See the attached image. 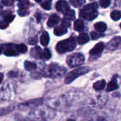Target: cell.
Wrapping results in <instances>:
<instances>
[{"label": "cell", "mask_w": 121, "mask_h": 121, "mask_svg": "<svg viewBox=\"0 0 121 121\" xmlns=\"http://www.w3.org/2000/svg\"><path fill=\"white\" fill-rule=\"evenodd\" d=\"M16 75H17V73L15 72H10L8 74V76L9 77H16Z\"/></svg>", "instance_id": "obj_40"}, {"label": "cell", "mask_w": 121, "mask_h": 121, "mask_svg": "<svg viewBox=\"0 0 121 121\" xmlns=\"http://www.w3.org/2000/svg\"><path fill=\"white\" fill-rule=\"evenodd\" d=\"M56 9L58 11L63 13L64 14L67 13L70 9L68 5V4L65 1H59L56 4Z\"/></svg>", "instance_id": "obj_9"}, {"label": "cell", "mask_w": 121, "mask_h": 121, "mask_svg": "<svg viewBox=\"0 0 121 121\" xmlns=\"http://www.w3.org/2000/svg\"><path fill=\"white\" fill-rule=\"evenodd\" d=\"M74 30H77V31H82L84 29V22L82 20H80V19L77 20L74 22Z\"/></svg>", "instance_id": "obj_20"}, {"label": "cell", "mask_w": 121, "mask_h": 121, "mask_svg": "<svg viewBox=\"0 0 121 121\" xmlns=\"http://www.w3.org/2000/svg\"><path fill=\"white\" fill-rule=\"evenodd\" d=\"M67 32V28L62 26H57L55 28L54 30V33L55 35H57V36H60V35H62L64 34H65Z\"/></svg>", "instance_id": "obj_17"}, {"label": "cell", "mask_w": 121, "mask_h": 121, "mask_svg": "<svg viewBox=\"0 0 121 121\" xmlns=\"http://www.w3.org/2000/svg\"><path fill=\"white\" fill-rule=\"evenodd\" d=\"M118 88V84L117 82V76H114L113 78L111 79V81L108 83L107 88H106V91H112L117 89Z\"/></svg>", "instance_id": "obj_12"}, {"label": "cell", "mask_w": 121, "mask_h": 121, "mask_svg": "<svg viewBox=\"0 0 121 121\" xmlns=\"http://www.w3.org/2000/svg\"><path fill=\"white\" fill-rule=\"evenodd\" d=\"M111 4V0H100V5L103 8L108 7Z\"/></svg>", "instance_id": "obj_34"}, {"label": "cell", "mask_w": 121, "mask_h": 121, "mask_svg": "<svg viewBox=\"0 0 121 121\" xmlns=\"http://www.w3.org/2000/svg\"><path fill=\"white\" fill-rule=\"evenodd\" d=\"M3 79H4V75H3V74L0 73V84H1V82L3 81Z\"/></svg>", "instance_id": "obj_42"}, {"label": "cell", "mask_w": 121, "mask_h": 121, "mask_svg": "<svg viewBox=\"0 0 121 121\" xmlns=\"http://www.w3.org/2000/svg\"><path fill=\"white\" fill-rule=\"evenodd\" d=\"M35 18H36V19H37V21L39 22V21H40V19H41V16H40V14L39 13H36L35 14Z\"/></svg>", "instance_id": "obj_41"}, {"label": "cell", "mask_w": 121, "mask_h": 121, "mask_svg": "<svg viewBox=\"0 0 121 121\" xmlns=\"http://www.w3.org/2000/svg\"><path fill=\"white\" fill-rule=\"evenodd\" d=\"M76 48V40L74 38H69L57 43L56 49L60 53H65L72 51Z\"/></svg>", "instance_id": "obj_3"}, {"label": "cell", "mask_w": 121, "mask_h": 121, "mask_svg": "<svg viewBox=\"0 0 121 121\" xmlns=\"http://www.w3.org/2000/svg\"><path fill=\"white\" fill-rule=\"evenodd\" d=\"M16 49L18 52L20 53H25L27 51V47L24 44H19L16 46Z\"/></svg>", "instance_id": "obj_27"}, {"label": "cell", "mask_w": 121, "mask_h": 121, "mask_svg": "<svg viewBox=\"0 0 121 121\" xmlns=\"http://www.w3.org/2000/svg\"><path fill=\"white\" fill-rule=\"evenodd\" d=\"M30 5V3L29 2L28 0H21L18 6L20 9H28Z\"/></svg>", "instance_id": "obj_30"}, {"label": "cell", "mask_w": 121, "mask_h": 121, "mask_svg": "<svg viewBox=\"0 0 121 121\" xmlns=\"http://www.w3.org/2000/svg\"><path fill=\"white\" fill-rule=\"evenodd\" d=\"M66 72V69L63 67L59 66L57 64H51L48 68L45 76L52 78H59L62 77Z\"/></svg>", "instance_id": "obj_4"}, {"label": "cell", "mask_w": 121, "mask_h": 121, "mask_svg": "<svg viewBox=\"0 0 121 121\" xmlns=\"http://www.w3.org/2000/svg\"><path fill=\"white\" fill-rule=\"evenodd\" d=\"M60 21V17L57 14H52L48 21V26L49 27H53L56 26Z\"/></svg>", "instance_id": "obj_13"}, {"label": "cell", "mask_w": 121, "mask_h": 121, "mask_svg": "<svg viewBox=\"0 0 121 121\" xmlns=\"http://www.w3.org/2000/svg\"><path fill=\"white\" fill-rule=\"evenodd\" d=\"M69 1L74 7H79L85 3L86 0H69Z\"/></svg>", "instance_id": "obj_28"}, {"label": "cell", "mask_w": 121, "mask_h": 121, "mask_svg": "<svg viewBox=\"0 0 121 121\" xmlns=\"http://www.w3.org/2000/svg\"><path fill=\"white\" fill-rule=\"evenodd\" d=\"M83 121H107V120L101 116H97V117H94V118H91L89 119H86Z\"/></svg>", "instance_id": "obj_32"}, {"label": "cell", "mask_w": 121, "mask_h": 121, "mask_svg": "<svg viewBox=\"0 0 121 121\" xmlns=\"http://www.w3.org/2000/svg\"><path fill=\"white\" fill-rule=\"evenodd\" d=\"M18 13L21 16H25L29 14V11L27 10V9H19Z\"/></svg>", "instance_id": "obj_33"}, {"label": "cell", "mask_w": 121, "mask_h": 121, "mask_svg": "<svg viewBox=\"0 0 121 121\" xmlns=\"http://www.w3.org/2000/svg\"><path fill=\"white\" fill-rule=\"evenodd\" d=\"M90 70V69L89 67H79L77 69H74L73 71L70 72L66 77L65 79V84H68L72 83L74 79H76L77 77H79L81 75L85 74L87 72H89Z\"/></svg>", "instance_id": "obj_5"}, {"label": "cell", "mask_w": 121, "mask_h": 121, "mask_svg": "<svg viewBox=\"0 0 121 121\" xmlns=\"http://www.w3.org/2000/svg\"><path fill=\"white\" fill-rule=\"evenodd\" d=\"M121 48V37H116L112 39L108 44L107 48L108 50H116Z\"/></svg>", "instance_id": "obj_7"}, {"label": "cell", "mask_w": 121, "mask_h": 121, "mask_svg": "<svg viewBox=\"0 0 121 121\" xmlns=\"http://www.w3.org/2000/svg\"><path fill=\"white\" fill-rule=\"evenodd\" d=\"M14 0H2L1 2L5 6H11L13 4Z\"/></svg>", "instance_id": "obj_38"}, {"label": "cell", "mask_w": 121, "mask_h": 121, "mask_svg": "<svg viewBox=\"0 0 121 121\" xmlns=\"http://www.w3.org/2000/svg\"><path fill=\"white\" fill-rule=\"evenodd\" d=\"M94 27H95L96 30H98L99 32H101V33L104 32L107 28L106 24L105 23H104V22H98V23H96L94 25Z\"/></svg>", "instance_id": "obj_19"}, {"label": "cell", "mask_w": 121, "mask_h": 121, "mask_svg": "<svg viewBox=\"0 0 121 121\" xmlns=\"http://www.w3.org/2000/svg\"><path fill=\"white\" fill-rule=\"evenodd\" d=\"M24 67H25V68H26V70L31 71V70L35 69L36 67H37V65L34 62H30V61H25V62H24Z\"/></svg>", "instance_id": "obj_21"}, {"label": "cell", "mask_w": 121, "mask_h": 121, "mask_svg": "<svg viewBox=\"0 0 121 121\" xmlns=\"http://www.w3.org/2000/svg\"><path fill=\"white\" fill-rule=\"evenodd\" d=\"M51 56H52V55H51L50 51L48 49L46 48V49H45L44 51L43 52L42 55H41V57L43 58V59L45 60H48L49 59H50Z\"/></svg>", "instance_id": "obj_29"}, {"label": "cell", "mask_w": 121, "mask_h": 121, "mask_svg": "<svg viewBox=\"0 0 121 121\" xmlns=\"http://www.w3.org/2000/svg\"><path fill=\"white\" fill-rule=\"evenodd\" d=\"M1 51H2V48H1V47H0V54L1 53Z\"/></svg>", "instance_id": "obj_43"}, {"label": "cell", "mask_w": 121, "mask_h": 121, "mask_svg": "<svg viewBox=\"0 0 121 121\" xmlns=\"http://www.w3.org/2000/svg\"><path fill=\"white\" fill-rule=\"evenodd\" d=\"M89 38L87 34L86 33H82V34H80L78 38H77V41L79 44H85L87 42H89Z\"/></svg>", "instance_id": "obj_18"}, {"label": "cell", "mask_w": 121, "mask_h": 121, "mask_svg": "<svg viewBox=\"0 0 121 121\" xmlns=\"http://www.w3.org/2000/svg\"><path fill=\"white\" fill-rule=\"evenodd\" d=\"M107 101H108V96L106 95H100L95 100L94 106L98 108H101L106 104Z\"/></svg>", "instance_id": "obj_11"}, {"label": "cell", "mask_w": 121, "mask_h": 121, "mask_svg": "<svg viewBox=\"0 0 121 121\" xmlns=\"http://www.w3.org/2000/svg\"><path fill=\"white\" fill-rule=\"evenodd\" d=\"M43 100L42 99H35V100H32L30 101H27L26 103L21 104L20 105V106L22 107H28V108H35L38 106H40L42 103Z\"/></svg>", "instance_id": "obj_10"}, {"label": "cell", "mask_w": 121, "mask_h": 121, "mask_svg": "<svg viewBox=\"0 0 121 121\" xmlns=\"http://www.w3.org/2000/svg\"><path fill=\"white\" fill-rule=\"evenodd\" d=\"M50 41V37L48 35V33L46 31H44L40 37V43L43 46H47Z\"/></svg>", "instance_id": "obj_15"}, {"label": "cell", "mask_w": 121, "mask_h": 121, "mask_svg": "<svg viewBox=\"0 0 121 121\" xmlns=\"http://www.w3.org/2000/svg\"><path fill=\"white\" fill-rule=\"evenodd\" d=\"M2 16L4 17V21H5L8 23H9L10 22L13 21V20L15 18V16L13 14H12L9 11H4L3 13H2Z\"/></svg>", "instance_id": "obj_14"}, {"label": "cell", "mask_w": 121, "mask_h": 121, "mask_svg": "<svg viewBox=\"0 0 121 121\" xmlns=\"http://www.w3.org/2000/svg\"><path fill=\"white\" fill-rule=\"evenodd\" d=\"M32 55L36 58H38V57H41V55H42V53H41V49L40 48L36 46L33 49H32Z\"/></svg>", "instance_id": "obj_23"}, {"label": "cell", "mask_w": 121, "mask_h": 121, "mask_svg": "<svg viewBox=\"0 0 121 121\" xmlns=\"http://www.w3.org/2000/svg\"><path fill=\"white\" fill-rule=\"evenodd\" d=\"M35 1L36 2H40V1H41V0H35Z\"/></svg>", "instance_id": "obj_44"}, {"label": "cell", "mask_w": 121, "mask_h": 121, "mask_svg": "<svg viewBox=\"0 0 121 121\" xmlns=\"http://www.w3.org/2000/svg\"><path fill=\"white\" fill-rule=\"evenodd\" d=\"M65 18L67 19V20H74L75 18V12L74 10H71L69 9L67 13H65Z\"/></svg>", "instance_id": "obj_24"}, {"label": "cell", "mask_w": 121, "mask_h": 121, "mask_svg": "<svg viewBox=\"0 0 121 121\" xmlns=\"http://www.w3.org/2000/svg\"></svg>", "instance_id": "obj_46"}, {"label": "cell", "mask_w": 121, "mask_h": 121, "mask_svg": "<svg viewBox=\"0 0 121 121\" xmlns=\"http://www.w3.org/2000/svg\"><path fill=\"white\" fill-rule=\"evenodd\" d=\"M52 0H45L41 4L42 7L45 10H50L52 6Z\"/></svg>", "instance_id": "obj_31"}, {"label": "cell", "mask_w": 121, "mask_h": 121, "mask_svg": "<svg viewBox=\"0 0 121 121\" xmlns=\"http://www.w3.org/2000/svg\"><path fill=\"white\" fill-rule=\"evenodd\" d=\"M98 4L96 3H91L85 6L80 11V16L83 17L86 20H94L95 19L99 13L97 11Z\"/></svg>", "instance_id": "obj_2"}, {"label": "cell", "mask_w": 121, "mask_h": 121, "mask_svg": "<svg viewBox=\"0 0 121 121\" xmlns=\"http://www.w3.org/2000/svg\"><path fill=\"white\" fill-rule=\"evenodd\" d=\"M84 62V57L81 53H74L67 58V63L71 67H75L82 65Z\"/></svg>", "instance_id": "obj_6"}, {"label": "cell", "mask_w": 121, "mask_h": 121, "mask_svg": "<svg viewBox=\"0 0 121 121\" xmlns=\"http://www.w3.org/2000/svg\"><path fill=\"white\" fill-rule=\"evenodd\" d=\"M111 16L113 20L118 21L121 18V11H113L111 13Z\"/></svg>", "instance_id": "obj_26"}, {"label": "cell", "mask_w": 121, "mask_h": 121, "mask_svg": "<svg viewBox=\"0 0 121 121\" xmlns=\"http://www.w3.org/2000/svg\"><path fill=\"white\" fill-rule=\"evenodd\" d=\"M13 109H14L13 106H9V107H6V108H0V116H5L6 114H9Z\"/></svg>", "instance_id": "obj_22"}, {"label": "cell", "mask_w": 121, "mask_h": 121, "mask_svg": "<svg viewBox=\"0 0 121 121\" xmlns=\"http://www.w3.org/2000/svg\"><path fill=\"white\" fill-rule=\"evenodd\" d=\"M105 48V45L104 43H97L90 51L91 56H99L101 55L102 51Z\"/></svg>", "instance_id": "obj_8"}, {"label": "cell", "mask_w": 121, "mask_h": 121, "mask_svg": "<svg viewBox=\"0 0 121 121\" xmlns=\"http://www.w3.org/2000/svg\"><path fill=\"white\" fill-rule=\"evenodd\" d=\"M4 55L6 56H16L18 55V52L12 48H8V49L5 50Z\"/></svg>", "instance_id": "obj_25"}, {"label": "cell", "mask_w": 121, "mask_h": 121, "mask_svg": "<svg viewBox=\"0 0 121 121\" xmlns=\"http://www.w3.org/2000/svg\"><path fill=\"white\" fill-rule=\"evenodd\" d=\"M62 26H64V27H65V28H67V27H69V26H71V23H70V22L69 21V20L65 18V19L62 20Z\"/></svg>", "instance_id": "obj_36"}, {"label": "cell", "mask_w": 121, "mask_h": 121, "mask_svg": "<svg viewBox=\"0 0 121 121\" xmlns=\"http://www.w3.org/2000/svg\"><path fill=\"white\" fill-rule=\"evenodd\" d=\"M55 111L48 106H38L30 111L29 117L30 121H47L54 118Z\"/></svg>", "instance_id": "obj_1"}, {"label": "cell", "mask_w": 121, "mask_h": 121, "mask_svg": "<svg viewBox=\"0 0 121 121\" xmlns=\"http://www.w3.org/2000/svg\"><path fill=\"white\" fill-rule=\"evenodd\" d=\"M37 43H38L37 37H33V38H31L30 40H28V43L30 45H35Z\"/></svg>", "instance_id": "obj_39"}, {"label": "cell", "mask_w": 121, "mask_h": 121, "mask_svg": "<svg viewBox=\"0 0 121 121\" xmlns=\"http://www.w3.org/2000/svg\"><path fill=\"white\" fill-rule=\"evenodd\" d=\"M105 86H106V81L102 79L95 82L93 85V87L96 91H101L105 88Z\"/></svg>", "instance_id": "obj_16"}, {"label": "cell", "mask_w": 121, "mask_h": 121, "mask_svg": "<svg viewBox=\"0 0 121 121\" xmlns=\"http://www.w3.org/2000/svg\"><path fill=\"white\" fill-rule=\"evenodd\" d=\"M91 38L93 40H96V39L104 36V35H101L100 33H95V32H91Z\"/></svg>", "instance_id": "obj_35"}, {"label": "cell", "mask_w": 121, "mask_h": 121, "mask_svg": "<svg viewBox=\"0 0 121 121\" xmlns=\"http://www.w3.org/2000/svg\"><path fill=\"white\" fill-rule=\"evenodd\" d=\"M9 26V23L6 22L5 21H0V28L1 29H5Z\"/></svg>", "instance_id": "obj_37"}, {"label": "cell", "mask_w": 121, "mask_h": 121, "mask_svg": "<svg viewBox=\"0 0 121 121\" xmlns=\"http://www.w3.org/2000/svg\"><path fill=\"white\" fill-rule=\"evenodd\" d=\"M67 121H75L74 120H72V119H69V120H67Z\"/></svg>", "instance_id": "obj_45"}]
</instances>
